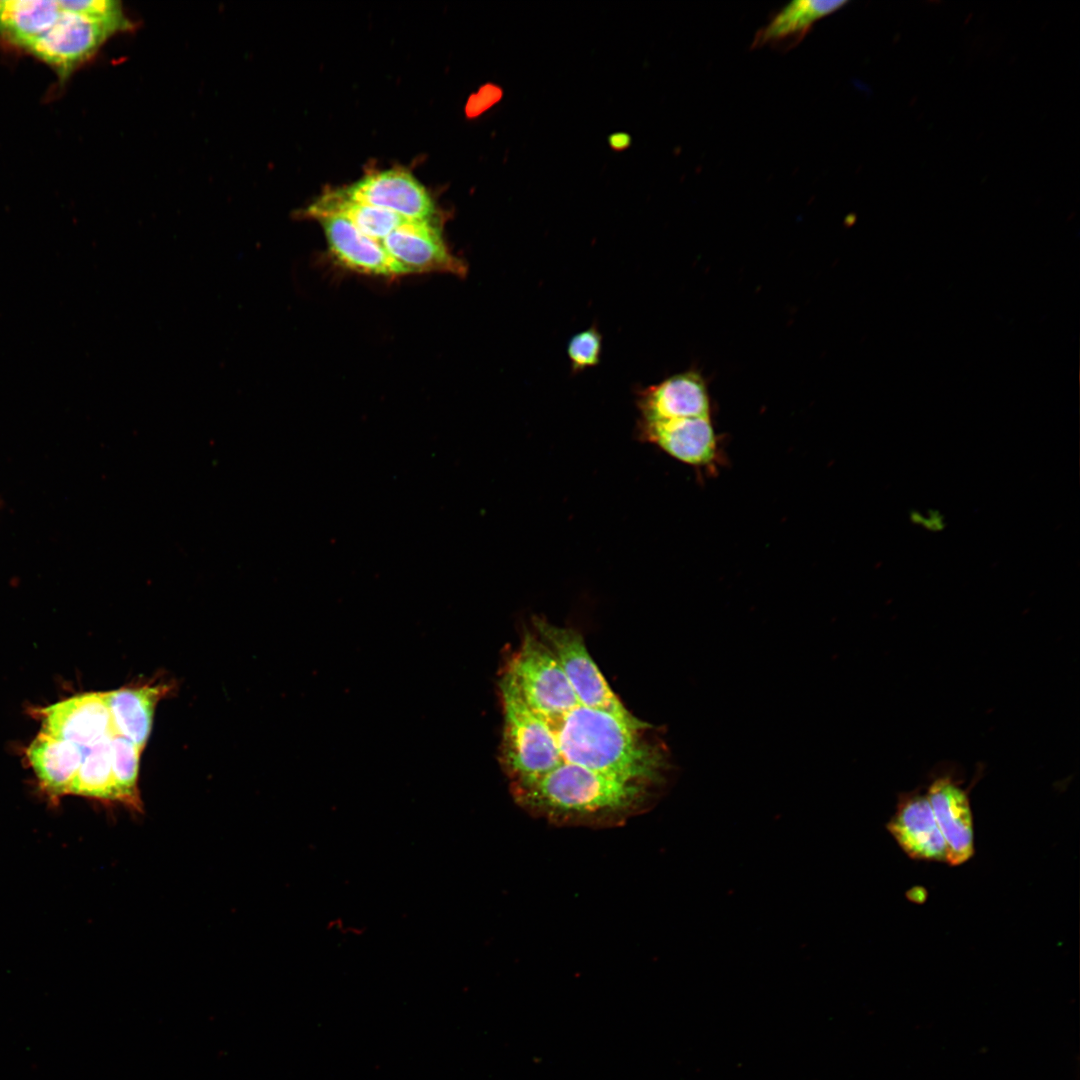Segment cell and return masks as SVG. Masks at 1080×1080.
<instances>
[{"mask_svg":"<svg viewBox=\"0 0 1080 1080\" xmlns=\"http://www.w3.org/2000/svg\"><path fill=\"white\" fill-rule=\"evenodd\" d=\"M847 1L796 0L778 11L754 36L752 48L786 50L797 45L812 26L834 13Z\"/></svg>","mask_w":1080,"mask_h":1080,"instance_id":"cell-13","label":"cell"},{"mask_svg":"<svg viewBox=\"0 0 1080 1080\" xmlns=\"http://www.w3.org/2000/svg\"><path fill=\"white\" fill-rule=\"evenodd\" d=\"M947 847V864L958 866L974 855L973 815L968 793L950 777L936 778L926 793Z\"/></svg>","mask_w":1080,"mask_h":1080,"instance_id":"cell-9","label":"cell"},{"mask_svg":"<svg viewBox=\"0 0 1080 1080\" xmlns=\"http://www.w3.org/2000/svg\"><path fill=\"white\" fill-rule=\"evenodd\" d=\"M142 751L119 735L111 738V762L116 801L143 812L138 788L139 762Z\"/></svg>","mask_w":1080,"mask_h":1080,"instance_id":"cell-17","label":"cell"},{"mask_svg":"<svg viewBox=\"0 0 1080 1080\" xmlns=\"http://www.w3.org/2000/svg\"><path fill=\"white\" fill-rule=\"evenodd\" d=\"M61 10L56 22L25 50L53 68L61 79H66L111 35L127 29L117 23Z\"/></svg>","mask_w":1080,"mask_h":1080,"instance_id":"cell-2","label":"cell"},{"mask_svg":"<svg viewBox=\"0 0 1080 1080\" xmlns=\"http://www.w3.org/2000/svg\"><path fill=\"white\" fill-rule=\"evenodd\" d=\"M636 404L642 421L712 416L706 384L696 371L670 376L640 390Z\"/></svg>","mask_w":1080,"mask_h":1080,"instance_id":"cell-8","label":"cell"},{"mask_svg":"<svg viewBox=\"0 0 1080 1080\" xmlns=\"http://www.w3.org/2000/svg\"><path fill=\"white\" fill-rule=\"evenodd\" d=\"M311 217L340 216L364 235L381 242L405 220L387 209L349 199L342 190L329 191L308 207Z\"/></svg>","mask_w":1080,"mask_h":1080,"instance_id":"cell-14","label":"cell"},{"mask_svg":"<svg viewBox=\"0 0 1080 1080\" xmlns=\"http://www.w3.org/2000/svg\"><path fill=\"white\" fill-rule=\"evenodd\" d=\"M168 690L165 685H144L106 692L115 734L143 751L152 730L156 705Z\"/></svg>","mask_w":1080,"mask_h":1080,"instance_id":"cell-11","label":"cell"},{"mask_svg":"<svg viewBox=\"0 0 1080 1080\" xmlns=\"http://www.w3.org/2000/svg\"><path fill=\"white\" fill-rule=\"evenodd\" d=\"M342 191L353 201L387 209L408 220L431 221L435 212L423 185L402 169L366 175Z\"/></svg>","mask_w":1080,"mask_h":1080,"instance_id":"cell-5","label":"cell"},{"mask_svg":"<svg viewBox=\"0 0 1080 1080\" xmlns=\"http://www.w3.org/2000/svg\"><path fill=\"white\" fill-rule=\"evenodd\" d=\"M106 736L84 748V756L69 794L116 801L111 762V738Z\"/></svg>","mask_w":1080,"mask_h":1080,"instance_id":"cell-16","label":"cell"},{"mask_svg":"<svg viewBox=\"0 0 1080 1080\" xmlns=\"http://www.w3.org/2000/svg\"><path fill=\"white\" fill-rule=\"evenodd\" d=\"M329 251L345 267L368 275L397 277L409 272L376 241L340 216L319 218Z\"/></svg>","mask_w":1080,"mask_h":1080,"instance_id":"cell-10","label":"cell"},{"mask_svg":"<svg viewBox=\"0 0 1080 1080\" xmlns=\"http://www.w3.org/2000/svg\"><path fill=\"white\" fill-rule=\"evenodd\" d=\"M381 244L409 273L466 272L465 264L449 251L432 220H405Z\"/></svg>","mask_w":1080,"mask_h":1080,"instance_id":"cell-6","label":"cell"},{"mask_svg":"<svg viewBox=\"0 0 1080 1080\" xmlns=\"http://www.w3.org/2000/svg\"><path fill=\"white\" fill-rule=\"evenodd\" d=\"M499 762L514 802L557 827L624 826L671 784L657 729L613 692L582 635L529 624L499 672Z\"/></svg>","mask_w":1080,"mask_h":1080,"instance_id":"cell-1","label":"cell"},{"mask_svg":"<svg viewBox=\"0 0 1080 1080\" xmlns=\"http://www.w3.org/2000/svg\"><path fill=\"white\" fill-rule=\"evenodd\" d=\"M61 11L58 1L0 0V37L26 49L56 22Z\"/></svg>","mask_w":1080,"mask_h":1080,"instance_id":"cell-15","label":"cell"},{"mask_svg":"<svg viewBox=\"0 0 1080 1080\" xmlns=\"http://www.w3.org/2000/svg\"><path fill=\"white\" fill-rule=\"evenodd\" d=\"M608 144L614 151L620 152L630 147L632 137L626 132H615L608 136Z\"/></svg>","mask_w":1080,"mask_h":1080,"instance_id":"cell-20","label":"cell"},{"mask_svg":"<svg viewBox=\"0 0 1080 1080\" xmlns=\"http://www.w3.org/2000/svg\"><path fill=\"white\" fill-rule=\"evenodd\" d=\"M26 754L42 789L49 796L69 794L83 760V747L40 732Z\"/></svg>","mask_w":1080,"mask_h":1080,"instance_id":"cell-12","label":"cell"},{"mask_svg":"<svg viewBox=\"0 0 1080 1080\" xmlns=\"http://www.w3.org/2000/svg\"><path fill=\"white\" fill-rule=\"evenodd\" d=\"M41 732L83 748L115 735L106 692H92L43 708Z\"/></svg>","mask_w":1080,"mask_h":1080,"instance_id":"cell-4","label":"cell"},{"mask_svg":"<svg viewBox=\"0 0 1080 1080\" xmlns=\"http://www.w3.org/2000/svg\"><path fill=\"white\" fill-rule=\"evenodd\" d=\"M887 830L914 860L947 863V847L926 794H901Z\"/></svg>","mask_w":1080,"mask_h":1080,"instance_id":"cell-7","label":"cell"},{"mask_svg":"<svg viewBox=\"0 0 1080 1080\" xmlns=\"http://www.w3.org/2000/svg\"><path fill=\"white\" fill-rule=\"evenodd\" d=\"M602 336L596 327H590L568 342L567 354L574 373L596 366L601 357Z\"/></svg>","mask_w":1080,"mask_h":1080,"instance_id":"cell-18","label":"cell"},{"mask_svg":"<svg viewBox=\"0 0 1080 1080\" xmlns=\"http://www.w3.org/2000/svg\"><path fill=\"white\" fill-rule=\"evenodd\" d=\"M638 438L675 460L712 475L723 463L720 435L711 417H680L637 422Z\"/></svg>","mask_w":1080,"mask_h":1080,"instance_id":"cell-3","label":"cell"},{"mask_svg":"<svg viewBox=\"0 0 1080 1080\" xmlns=\"http://www.w3.org/2000/svg\"><path fill=\"white\" fill-rule=\"evenodd\" d=\"M58 3L63 10L117 23L126 29L131 25L123 13L121 3L116 0H65Z\"/></svg>","mask_w":1080,"mask_h":1080,"instance_id":"cell-19","label":"cell"}]
</instances>
